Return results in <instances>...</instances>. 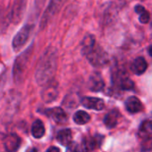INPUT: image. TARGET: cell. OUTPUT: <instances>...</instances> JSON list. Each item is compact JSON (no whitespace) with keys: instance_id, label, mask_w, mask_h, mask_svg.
<instances>
[{"instance_id":"10","label":"cell","mask_w":152,"mask_h":152,"mask_svg":"<svg viewBox=\"0 0 152 152\" xmlns=\"http://www.w3.org/2000/svg\"><path fill=\"white\" fill-rule=\"evenodd\" d=\"M46 114L57 124H63L68 120L67 114L61 108H53L47 110Z\"/></svg>"},{"instance_id":"15","label":"cell","mask_w":152,"mask_h":152,"mask_svg":"<svg viewBox=\"0 0 152 152\" xmlns=\"http://www.w3.org/2000/svg\"><path fill=\"white\" fill-rule=\"evenodd\" d=\"M126 108L130 113H137L142 110V104L138 98L132 96L126 100Z\"/></svg>"},{"instance_id":"13","label":"cell","mask_w":152,"mask_h":152,"mask_svg":"<svg viewBox=\"0 0 152 152\" xmlns=\"http://www.w3.org/2000/svg\"><path fill=\"white\" fill-rule=\"evenodd\" d=\"M147 67H148V64L145 59L142 57H139V58H136L132 63L131 70L135 75H142L145 72V70L147 69Z\"/></svg>"},{"instance_id":"21","label":"cell","mask_w":152,"mask_h":152,"mask_svg":"<svg viewBox=\"0 0 152 152\" xmlns=\"http://www.w3.org/2000/svg\"><path fill=\"white\" fill-rule=\"evenodd\" d=\"M142 151L143 152L152 151V137L144 139L142 143Z\"/></svg>"},{"instance_id":"4","label":"cell","mask_w":152,"mask_h":152,"mask_svg":"<svg viewBox=\"0 0 152 152\" xmlns=\"http://www.w3.org/2000/svg\"><path fill=\"white\" fill-rule=\"evenodd\" d=\"M33 28L32 25H25L13 37L12 39V48L15 51H19L28 41L31 30Z\"/></svg>"},{"instance_id":"7","label":"cell","mask_w":152,"mask_h":152,"mask_svg":"<svg viewBox=\"0 0 152 152\" xmlns=\"http://www.w3.org/2000/svg\"><path fill=\"white\" fill-rule=\"evenodd\" d=\"M20 145V139L18 135L14 134H8L4 139V149L8 152L16 151Z\"/></svg>"},{"instance_id":"19","label":"cell","mask_w":152,"mask_h":152,"mask_svg":"<svg viewBox=\"0 0 152 152\" xmlns=\"http://www.w3.org/2000/svg\"><path fill=\"white\" fill-rule=\"evenodd\" d=\"M139 134L142 138H150L152 137V121L147 120L144 121L139 130Z\"/></svg>"},{"instance_id":"2","label":"cell","mask_w":152,"mask_h":152,"mask_svg":"<svg viewBox=\"0 0 152 152\" xmlns=\"http://www.w3.org/2000/svg\"><path fill=\"white\" fill-rule=\"evenodd\" d=\"M82 53L94 67H102L109 61L108 54L96 44L93 35H87L82 41Z\"/></svg>"},{"instance_id":"20","label":"cell","mask_w":152,"mask_h":152,"mask_svg":"<svg viewBox=\"0 0 152 152\" xmlns=\"http://www.w3.org/2000/svg\"><path fill=\"white\" fill-rule=\"evenodd\" d=\"M73 120L77 125H85L90 120V116L88 113H86L84 110L77 111L73 117Z\"/></svg>"},{"instance_id":"12","label":"cell","mask_w":152,"mask_h":152,"mask_svg":"<svg viewBox=\"0 0 152 152\" xmlns=\"http://www.w3.org/2000/svg\"><path fill=\"white\" fill-rule=\"evenodd\" d=\"M119 118H120L119 111L117 110H112L106 114L104 118V124L108 128H113L118 125Z\"/></svg>"},{"instance_id":"24","label":"cell","mask_w":152,"mask_h":152,"mask_svg":"<svg viewBox=\"0 0 152 152\" xmlns=\"http://www.w3.org/2000/svg\"><path fill=\"white\" fill-rule=\"evenodd\" d=\"M134 10H135V12H136L138 14H140V13H142V12L145 10V8H144L142 5H140V4H139V5H136V6H135Z\"/></svg>"},{"instance_id":"23","label":"cell","mask_w":152,"mask_h":152,"mask_svg":"<svg viewBox=\"0 0 152 152\" xmlns=\"http://www.w3.org/2000/svg\"><path fill=\"white\" fill-rule=\"evenodd\" d=\"M66 152H79V148H78V146H77V143L71 142L69 145L67 146Z\"/></svg>"},{"instance_id":"26","label":"cell","mask_w":152,"mask_h":152,"mask_svg":"<svg viewBox=\"0 0 152 152\" xmlns=\"http://www.w3.org/2000/svg\"><path fill=\"white\" fill-rule=\"evenodd\" d=\"M45 2V0H36V3H37V6H41L42 4H44Z\"/></svg>"},{"instance_id":"14","label":"cell","mask_w":152,"mask_h":152,"mask_svg":"<svg viewBox=\"0 0 152 152\" xmlns=\"http://www.w3.org/2000/svg\"><path fill=\"white\" fill-rule=\"evenodd\" d=\"M117 85L123 90H131L134 88V84L126 74H118L115 79Z\"/></svg>"},{"instance_id":"22","label":"cell","mask_w":152,"mask_h":152,"mask_svg":"<svg viewBox=\"0 0 152 152\" xmlns=\"http://www.w3.org/2000/svg\"><path fill=\"white\" fill-rule=\"evenodd\" d=\"M150 18H151L150 12H149L148 11L144 10L142 13H140V18H139V20H140V21H141L142 23H144V24H145V23H148V22H149Z\"/></svg>"},{"instance_id":"6","label":"cell","mask_w":152,"mask_h":152,"mask_svg":"<svg viewBox=\"0 0 152 152\" xmlns=\"http://www.w3.org/2000/svg\"><path fill=\"white\" fill-rule=\"evenodd\" d=\"M58 96V88L55 84L51 82L46 85L45 88L42 92V99L45 103H50L53 102Z\"/></svg>"},{"instance_id":"27","label":"cell","mask_w":152,"mask_h":152,"mask_svg":"<svg viewBox=\"0 0 152 152\" xmlns=\"http://www.w3.org/2000/svg\"><path fill=\"white\" fill-rule=\"evenodd\" d=\"M26 152H37V151L35 148H30V149H28Z\"/></svg>"},{"instance_id":"25","label":"cell","mask_w":152,"mask_h":152,"mask_svg":"<svg viewBox=\"0 0 152 152\" xmlns=\"http://www.w3.org/2000/svg\"><path fill=\"white\" fill-rule=\"evenodd\" d=\"M46 152H60V150L56 147H50Z\"/></svg>"},{"instance_id":"8","label":"cell","mask_w":152,"mask_h":152,"mask_svg":"<svg viewBox=\"0 0 152 152\" xmlns=\"http://www.w3.org/2000/svg\"><path fill=\"white\" fill-rule=\"evenodd\" d=\"M26 8V0H18L12 10L11 17L13 23H18L23 16L24 10Z\"/></svg>"},{"instance_id":"9","label":"cell","mask_w":152,"mask_h":152,"mask_svg":"<svg viewBox=\"0 0 152 152\" xmlns=\"http://www.w3.org/2000/svg\"><path fill=\"white\" fill-rule=\"evenodd\" d=\"M82 105L86 109L94 110H102L104 108V102L102 99L95 97H86L82 100Z\"/></svg>"},{"instance_id":"18","label":"cell","mask_w":152,"mask_h":152,"mask_svg":"<svg viewBox=\"0 0 152 152\" xmlns=\"http://www.w3.org/2000/svg\"><path fill=\"white\" fill-rule=\"evenodd\" d=\"M31 134L36 139H40L45 135V126L39 119L36 120L31 127Z\"/></svg>"},{"instance_id":"3","label":"cell","mask_w":152,"mask_h":152,"mask_svg":"<svg viewBox=\"0 0 152 152\" xmlns=\"http://www.w3.org/2000/svg\"><path fill=\"white\" fill-rule=\"evenodd\" d=\"M32 51H33V45H31L29 48L25 50L22 53H20L16 58L13 65V78L16 82H20L22 80L29 59L31 57Z\"/></svg>"},{"instance_id":"11","label":"cell","mask_w":152,"mask_h":152,"mask_svg":"<svg viewBox=\"0 0 152 152\" xmlns=\"http://www.w3.org/2000/svg\"><path fill=\"white\" fill-rule=\"evenodd\" d=\"M89 88L93 92H99L104 87V81L99 73H94L89 78Z\"/></svg>"},{"instance_id":"5","label":"cell","mask_w":152,"mask_h":152,"mask_svg":"<svg viewBox=\"0 0 152 152\" xmlns=\"http://www.w3.org/2000/svg\"><path fill=\"white\" fill-rule=\"evenodd\" d=\"M65 0H51L48 7L46 8L41 20V27H44L54 15L55 13L61 9L63 2Z\"/></svg>"},{"instance_id":"16","label":"cell","mask_w":152,"mask_h":152,"mask_svg":"<svg viewBox=\"0 0 152 152\" xmlns=\"http://www.w3.org/2000/svg\"><path fill=\"white\" fill-rule=\"evenodd\" d=\"M102 137L99 138L98 136H95L91 139H85L83 142V145H82V151L93 152L94 149H96L97 147L100 146L101 142L99 141L102 140Z\"/></svg>"},{"instance_id":"1","label":"cell","mask_w":152,"mask_h":152,"mask_svg":"<svg viewBox=\"0 0 152 152\" xmlns=\"http://www.w3.org/2000/svg\"><path fill=\"white\" fill-rule=\"evenodd\" d=\"M57 50L53 47H47L41 55L36 69L35 77L39 86H46L52 82L57 69Z\"/></svg>"},{"instance_id":"17","label":"cell","mask_w":152,"mask_h":152,"mask_svg":"<svg viewBox=\"0 0 152 152\" xmlns=\"http://www.w3.org/2000/svg\"><path fill=\"white\" fill-rule=\"evenodd\" d=\"M57 141L63 146H68L72 142V133L70 129L61 130L57 134Z\"/></svg>"},{"instance_id":"28","label":"cell","mask_w":152,"mask_h":152,"mask_svg":"<svg viewBox=\"0 0 152 152\" xmlns=\"http://www.w3.org/2000/svg\"><path fill=\"white\" fill-rule=\"evenodd\" d=\"M149 53L152 56V45H151V47L149 48Z\"/></svg>"}]
</instances>
